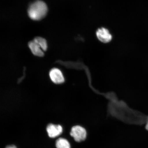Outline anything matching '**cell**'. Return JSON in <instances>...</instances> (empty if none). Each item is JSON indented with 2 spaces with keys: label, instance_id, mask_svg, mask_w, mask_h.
Returning a JSON list of instances; mask_svg holds the SVG:
<instances>
[{
  "label": "cell",
  "instance_id": "1",
  "mask_svg": "<svg viewBox=\"0 0 148 148\" xmlns=\"http://www.w3.org/2000/svg\"><path fill=\"white\" fill-rule=\"evenodd\" d=\"M48 12L47 5L41 0H36L30 3L27 10L29 17L35 21L43 19L46 16Z\"/></svg>",
  "mask_w": 148,
  "mask_h": 148
},
{
  "label": "cell",
  "instance_id": "2",
  "mask_svg": "<svg viewBox=\"0 0 148 148\" xmlns=\"http://www.w3.org/2000/svg\"><path fill=\"white\" fill-rule=\"evenodd\" d=\"M70 135L76 142H80L86 140L87 137V132L84 127L76 125L72 127Z\"/></svg>",
  "mask_w": 148,
  "mask_h": 148
},
{
  "label": "cell",
  "instance_id": "3",
  "mask_svg": "<svg viewBox=\"0 0 148 148\" xmlns=\"http://www.w3.org/2000/svg\"><path fill=\"white\" fill-rule=\"evenodd\" d=\"M95 34L98 40L103 43H108L112 40V35L106 27H101L99 28L96 30Z\"/></svg>",
  "mask_w": 148,
  "mask_h": 148
},
{
  "label": "cell",
  "instance_id": "4",
  "mask_svg": "<svg viewBox=\"0 0 148 148\" xmlns=\"http://www.w3.org/2000/svg\"><path fill=\"white\" fill-rule=\"evenodd\" d=\"M49 76L52 82L55 84H60L64 82L63 75L58 68H54L51 69L49 71Z\"/></svg>",
  "mask_w": 148,
  "mask_h": 148
},
{
  "label": "cell",
  "instance_id": "5",
  "mask_svg": "<svg viewBox=\"0 0 148 148\" xmlns=\"http://www.w3.org/2000/svg\"><path fill=\"white\" fill-rule=\"evenodd\" d=\"M48 135L49 137L55 138L62 134L63 128L60 125L49 124L46 128Z\"/></svg>",
  "mask_w": 148,
  "mask_h": 148
},
{
  "label": "cell",
  "instance_id": "6",
  "mask_svg": "<svg viewBox=\"0 0 148 148\" xmlns=\"http://www.w3.org/2000/svg\"><path fill=\"white\" fill-rule=\"evenodd\" d=\"M28 46L31 53L35 56L42 57L44 56V51L40 45L33 40L28 43Z\"/></svg>",
  "mask_w": 148,
  "mask_h": 148
},
{
  "label": "cell",
  "instance_id": "7",
  "mask_svg": "<svg viewBox=\"0 0 148 148\" xmlns=\"http://www.w3.org/2000/svg\"><path fill=\"white\" fill-rule=\"evenodd\" d=\"M56 145L57 148H71L69 142L62 138H59L56 140Z\"/></svg>",
  "mask_w": 148,
  "mask_h": 148
},
{
  "label": "cell",
  "instance_id": "8",
  "mask_svg": "<svg viewBox=\"0 0 148 148\" xmlns=\"http://www.w3.org/2000/svg\"><path fill=\"white\" fill-rule=\"evenodd\" d=\"M33 40L41 46L44 51H47L48 47L47 43L45 38L41 37L36 36Z\"/></svg>",
  "mask_w": 148,
  "mask_h": 148
},
{
  "label": "cell",
  "instance_id": "9",
  "mask_svg": "<svg viewBox=\"0 0 148 148\" xmlns=\"http://www.w3.org/2000/svg\"><path fill=\"white\" fill-rule=\"evenodd\" d=\"M145 129L146 130H147V131H148V116L147 119V123H146L145 124Z\"/></svg>",
  "mask_w": 148,
  "mask_h": 148
},
{
  "label": "cell",
  "instance_id": "10",
  "mask_svg": "<svg viewBox=\"0 0 148 148\" xmlns=\"http://www.w3.org/2000/svg\"><path fill=\"white\" fill-rule=\"evenodd\" d=\"M5 148H17L16 146L14 145H11L7 146Z\"/></svg>",
  "mask_w": 148,
  "mask_h": 148
}]
</instances>
